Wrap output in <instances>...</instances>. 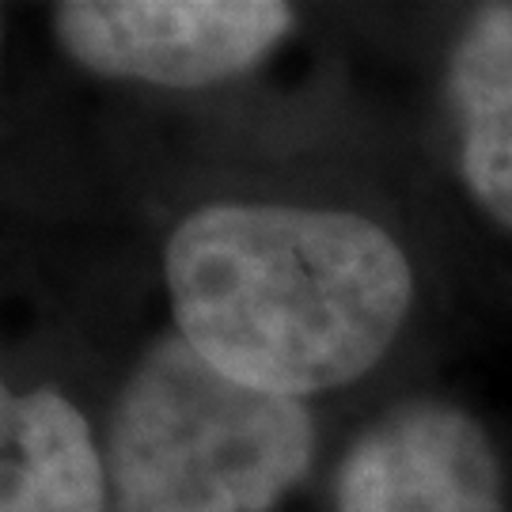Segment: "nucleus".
<instances>
[{
    "mask_svg": "<svg viewBox=\"0 0 512 512\" xmlns=\"http://www.w3.org/2000/svg\"><path fill=\"white\" fill-rule=\"evenodd\" d=\"M164 277L186 346L281 399L361 380L414 304L395 236L342 209L202 205L167 239Z\"/></svg>",
    "mask_w": 512,
    "mask_h": 512,
    "instance_id": "obj_1",
    "label": "nucleus"
},
{
    "mask_svg": "<svg viewBox=\"0 0 512 512\" xmlns=\"http://www.w3.org/2000/svg\"><path fill=\"white\" fill-rule=\"evenodd\" d=\"M311 452L300 399L236 384L167 334L110 414V512H270L308 475Z\"/></svg>",
    "mask_w": 512,
    "mask_h": 512,
    "instance_id": "obj_2",
    "label": "nucleus"
},
{
    "mask_svg": "<svg viewBox=\"0 0 512 512\" xmlns=\"http://www.w3.org/2000/svg\"><path fill=\"white\" fill-rule=\"evenodd\" d=\"M281 0H65L54 35L76 65L160 88H205L255 69L293 31Z\"/></svg>",
    "mask_w": 512,
    "mask_h": 512,
    "instance_id": "obj_3",
    "label": "nucleus"
},
{
    "mask_svg": "<svg viewBox=\"0 0 512 512\" xmlns=\"http://www.w3.org/2000/svg\"><path fill=\"white\" fill-rule=\"evenodd\" d=\"M338 512H505L501 467L459 406H399L349 448Z\"/></svg>",
    "mask_w": 512,
    "mask_h": 512,
    "instance_id": "obj_4",
    "label": "nucleus"
},
{
    "mask_svg": "<svg viewBox=\"0 0 512 512\" xmlns=\"http://www.w3.org/2000/svg\"><path fill=\"white\" fill-rule=\"evenodd\" d=\"M0 512H107V459L54 387L12 395L0 376Z\"/></svg>",
    "mask_w": 512,
    "mask_h": 512,
    "instance_id": "obj_5",
    "label": "nucleus"
},
{
    "mask_svg": "<svg viewBox=\"0 0 512 512\" xmlns=\"http://www.w3.org/2000/svg\"><path fill=\"white\" fill-rule=\"evenodd\" d=\"M448 92L459 114L463 183L512 232V0L482 4L467 19L448 61Z\"/></svg>",
    "mask_w": 512,
    "mask_h": 512,
    "instance_id": "obj_6",
    "label": "nucleus"
},
{
    "mask_svg": "<svg viewBox=\"0 0 512 512\" xmlns=\"http://www.w3.org/2000/svg\"><path fill=\"white\" fill-rule=\"evenodd\" d=\"M0 35H4V16H0Z\"/></svg>",
    "mask_w": 512,
    "mask_h": 512,
    "instance_id": "obj_7",
    "label": "nucleus"
}]
</instances>
